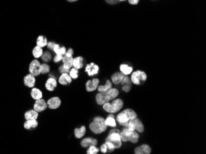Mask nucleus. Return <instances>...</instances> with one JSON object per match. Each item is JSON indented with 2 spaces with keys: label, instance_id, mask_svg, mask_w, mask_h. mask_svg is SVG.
Here are the masks:
<instances>
[{
  "label": "nucleus",
  "instance_id": "obj_1",
  "mask_svg": "<svg viewBox=\"0 0 206 154\" xmlns=\"http://www.w3.org/2000/svg\"><path fill=\"white\" fill-rule=\"evenodd\" d=\"M119 93L117 89L112 88L105 92L100 93L96 96V103L99 105H103L105 103L116 98L119 95Z\"/></svg>",
  "mask_w": 206,
  "mask_h": 154
},
{
  "label": "nucleus",
  "instance_id": "obj_2",
  "mask_svg": "<svg viewBox=\"0 0 206 154\" xmlns=\"http://www.w3.org/2000/svg\"><path fill=\"white\" fill-rule=\"evenodd\" d=\"M137 117V114L135 111L132 109H126L121 112L117 116V121L125 127H127L130 120Z\"/></svg>",
  "mask_w": 206,
  "mask_h": 154
},
{
  "label": "nucleus",
  "instance_id": "obj_3",
  "mask_svg": "<svg viewBox=\"0 0 206 154\" xmlns=\"http://www.w3.org/2000/svg\"><path fill=\"white\" fill-rule=\"evenodd\" d=\"M107 126L105 123V119L100 116L96 117L90 124V129L95 134H101L107 130Z\"/></svg>",
  "mask_w": 206,
  "mask_h": 154
},
{
  "label": "nucleus",
  "instance_id": "obj_4",
  "mask_svg": "<svg viewBox=\"0 0 206 154\" xmlns=\"http://www.w3.org/2000/svg\"><path fill=\"white\" fill-rule=\"evenodd\" d=\"M122 141L127 142L130 141L132 143H137L139 140V134L135 130H130L127 127L123 129L122 131L120 133Z\"/></svg>",
  "mask_w": 206,
  "mask_h": 154
},
{
  "label": "nucleus",
  "instance_id": "obj_5",
  "mask_svg": "<svg viewBox=\"0 0 206 154\" xmlns=\"http://www.w3.org/2000/svg\"><path fill=\"white\" fill-rule=\"evenodd\" d=\"M124 106V101L121 99H115L111 103L109 102L103 104V109L109 113H115L119 112Z\"/></svg>",
  "mask_w": 206,
  "mask_h": 154
},
{
  "label": "nucleus",
  "instance_id": "obj_6",
  "mask_svg": "<svg viewBox=\"0 0 206 154\" xmlns=\"http://www.w3.org/2000/svg\"><path fill=\"white\" fill-rule=\"evenodd\" d=\"M105 141L111 143L114 146L115 149H119L122 146V140L120 138V133H109L105 139Z\"/></svg>",
  "mask_w": 206,
  "mask_h": 154
},
{
  "label": "nucleus",
  "instance_id": "obj_7",
  "mask_svg": "<svg viewBox=\"0 0 206 154\" xmlns=\"http://www.w3.org/2000/svg\"><path fill=\"white\" fill-rule=\"evenodd\" d=\"M127 128L130 130H136L138 133H143L144 130L143 124L137 117L130 120Z\"/></svg>",
  "mask_w": 206,
  "mask_h": 154
},
{
  "label": "nucleus",
  "instance_id": "obj_8",
  "mask_svg": "<svg viewBox=\"0 0 206 154\" xmlns=\"http://www.w3.org/2000/svg\"><path fill=\"white\" fill-rule=\"evenodd\" d=\"M132 73V74L131 76V81L133 84L136 85H139L140 84V80L145 81L147 79V75L144 71L138 70Z\"/></svg>",
  "mask_w": 206,
  "mask_h": 154
},
{
  "label": "nucleus",
  "instance_id": "obj_9",
  "mask_svg": "<svg viewBox=\"0 0 206 154\" xmlns=\"http://www.w3.org/2000/svg\"><path fill=\"white\" fill-rule=\"evenodd\" d=\"M29 71L35 77L41 74V63L37 59H34L29 64Z\"/></svg>",
  "mask_w": 206,
  "mask_h": 154
},
{
  "label": "nucleus",
  "instance_id": "obj_10",
  "mask_svg": "<svg viewBox=\"0 0 206 154\" xmlns=\"http://www.w3.org/2000/svg\"><path fill=\"white\" fill-rule=\"evenodd\" d=\"M99 66L93 62L87 64L85 69V71L88 73V75L89 76H93L94 75L98 74L99 73Z\"/></svg>",
  "mask_w": 206,
  "mask_h": 154
},
{
  "label": "nucleus",
  "instance_id": "obj_11",
  "mask_svg": "<svg viewBox=\"0 0 206 154\" xmlns=\"http://www.w3.org/2000/svg\"><path fill=\"white\" fill-rule=\"evenodd\" d=\"M47 103L43 99H36L34 106V109L38 112H41L47 108Z\"/></svg>",
  "mask_w": 206,
  "mask_h": 154
},
{
  "label": "nucleus",
  "instance_id": "obj_12",
  "mask_svg": "<svg viewBox=\"0 0 206 154\" xmlns=\"http://www.w3.org/2000/svg\"><path fill=\"white\" fill-rule=\"evenodd\" d=\"M61 104V101L60 98L58 96L51 98L47 101V104L49 109H56L59 108Z\"/></svg>",
  "mask_w": 206,
  "mask_h": 154
},
{
  "label": "nucleus",
  "instance_id": "obj_13",
  "mask_svg": "<svg viewBox=\"0 0 206 154\" xmlns=\"http://www.w3.org/2000/svg\"><path fill=\"white\" fill-rule=\"evenodd\" d=\"M100 80L97 78L93 79L92 81L88 80L86 83V89L87 92H93L98 87Z\"/></svg>",
  "mask_w": 206,
  "mask_h": 154
},
{
  "label": "nucleus",
  "instance_id": "obj_14",
  "mask_svg": "<svg viewBox=\"0 0 206 154\" xmlns=\"http://www.w3.org/2000/svg\"><path fill=\"white\" fill-rule=\"evenodd\" d=\"M97 144H98L97 139L88 137L82 139L80 143V145L82 146V147L84 148L90 147L91 146H96Z\"/></svg>",
  "mask_w": 206,
  "mask_h": 154
},
{
  "label": "nucleus",
  "instance_id": "obj_15",
  "mask_svg": "<svg viewBox=\"0 0 206 154\" xmlns=\"http://www.w3.org/2000/svg\"><path fill=\"white\" fill-rule=\"evenodd\" d=\"M35 77L34 76L30 74H27L24 78V83L25 86L29 88H33L35 85Z\"/></svg>",
  "mask_w": 206,
  "mask_h": 154
},
{
  "label": "nucleus",
  "instance_id": "obj_16",
  "mask_svg": "<svg viewBox=\"0 0 206 154\" xmlns=\"http://www.w3.org/2000/svg\"><path fill=\"white\" fill-rule=\"evenodd\" d=\"M134 152L135 154H149L151 152V149L149 145L143 144L137 147Z\"/></svg>",
  "mask_w": 206,
  "mask_h": 154
},
{
  "label": "nucleus",
  "instance_id": "obj_17",
  "mask_svg": "<svg viewBox=\"0 0 206 154\" xmlns=\"http://www.w3.org/2000/svg\"><path fill=\"white\" fill-rule=\"evenodd\" d=\"M57 87V82L54 77H49L45 84L46 89L50 92L54 91V89Z\"/></svg>",
  "mask_w": 206,
  "mask_h": 154
},
{
  "label": "nucleus",
  "instance_id": "obj_18",
  "mask_svg": "<svg viewBox=\"0 0 206 154\" xmlns=\"http://www.w3.org/2000/svg\"><path fill=\"white\" fill-rule=\"evenodd\" d=\"M125 75L121 72H116L114 73L111 76V79L112 82L115 84H119L122 82L124 79Z\"/></svg>",
  "mask_w": 206,
  "mask_h": 154
},
{
  "label": "nucleus",
  "instance_id": "obj_19",
  "mask_svg": "<svg viewBox=\"0 0 206 154\" xmlns=\"http://www.w3.org/2000/svg\"><path fill=\"white\" fill-rule=\"evenodd\" d=\"M84 66V59L82 56H78L73 58L72 66L78 69H82Z\"/></svg>",
  "mask_w": 206,
  "mask_h": 154
},
{
  "label": "nucleus",
  "instance_id": "obj_20",
  "mask_svg": "<svg viewBox=\"0 0 206 154\" xmlns=\"http://www.w3.org/2000/svg\"><path fill=\"white\" fill-rule=\"evenodd\" d=\"M59 82L63 86L69 84L72 82V77L68 73H63L59 79Z\"/></svg>",
  "mask_w": 206,
  "mask_h": 154
},
{
  "label": "nucleus",
  "instance_id": "obj_21",
  "mask_svg": "<svg viewBox=\"0 0 206 154\" xmlns=\"http://www.w3.org/2000/svg\"><path fill=\"white\" fill-rule=\"evenodd\" d=\"M120 72L122 73L124 75L129 76L133 72V67L129 66L127 64L123 63L120 65Z\"/></svg>",
  "mask_w": 206,
  "mask_h": 154
},
{
  "label": "nucleus",
  "instance_id": "obj_22",
  "mask_svg": "<svg viewBox=\"0 0 206 154\" xmlns=\"http://www.w3.org/2000/svg\"><path fill=\"white\" fill-rule=\"evenodd\" d=\"M38 116V112L34 109L27 111L24 114V117L26 120H36Z\"/></svg>",
  "mask_w": 206,
  "mask_h": 154
},
{
  "label": "nucleus",
  "instance_id": "obj_23",
  "mask_svg": "<svg viewBox=\"0 0 206 154\" xmlns=\"http://www.w3.org/2000/svg\"><path fill=\"white\" fill-rule=\"evenodd\" d=\"M66 48L65 46H61L59 44H56L53 51L56 54V55H64L66 52Z\"/></svg>",
  "mask_w": 206,
  "mask_h": 154
},
{
  "label": "nucleus",
  "instance_id": "obj_24",
  "mask_svg": "<svg viewBox=\"0 0 206 154\" xmlns=\"http://www.w3.org/2000/svg\"><path fill=\"white\" fill-rule=\"evenodd\" d=\"M48 39L46 37H44V36L43 35H40L37 39H36V46H40L42 48L46 47L48 44Z\"/></svg>",
  "mask_w": 206,
  "mask_h": 154
},
{
  "label": "nucleus",
  "instance_id": "obj_25",
  "mask_svg": "<svg viewBox=\"0 0 206 154\" xmlns=\"http://www.w3.org/2000/svg\"><path fill=\"white\" fill-rule=\"evenodd\" d=\"M73 57H66V55H64L63 59L62 60V62L63 63V64L64 67L68 69H70L73 64Z\"/></svg>",
  "mask_w": 206,
  "mask_h": 154
},
{
  "label": "nucleus",
  "instance_id": "obj_26",
  "mask_svg": "<svg viewBox=\"0 0 206 154\" xmlns=\"http://www.w3.org/2000/svg\"><path fill=\"white\" fill-rule=\"evenodd\" d=\"M85 133H86V127L85 126H82L80 128H75L74 130L75 136L77 139H80L83 137L84 135L85 134Z\"/></svg>",
  "mask_w": 206,
  "mask_h": 154
},
{
  "label": "nucleus",
  "instance_id": "obj_27",
  "mask_svg": "<svg viewBox=\"0 0 206 154\" xmlns=\"http://www.w3.org/2000/svg\"><path fill=\"white\" fill-rule=\"evenodd\" d=\"M43 54V50L42 47H41L40 46H36L33 49L32 54H33V56H34V57L35 59H38L39 58H41Z\"/></svg>",
  "mask_w": 206,
  "mask_h": 154
},
{
  "label": "nucleus",
  "instance_id": "obj_28",
  "mask_svg": "<svg viewBox=\"0 0 206 154\" xmlns=\"http://www.w3.org/2000/svg\"><path fill=\"white\" fill-rule=\"evenodd\" d=\"M105 123L107 126H109L111 127H115L116 126V122L114 119V116L112 113L109 114L107 119L105 120Z\"/></svg>",
  "mask_w": 206,
  "mask_h": 154
},
{
  "label": "nucleus",
  "instance_id": "obj_29",
  "mask_svg": "<svg viewBox=\"0 0 206 154\" xmlns=\"http://www.w3.org/2000/svg\"><path fill=\"white\" fill-rule=\"evenodd\" d=\"M38 122L36 120H27L24 124V127L27 130L35 128L38 126Z\"/></svg>",
  "mask_w": 206,
  "mask_h": 154
},
{
  "label": "nucleus",
  "instance_id": "obj_30",
  "mask_svg": "<svg viewBox=\"0 0 206 154\" xmlns=\"http://www.w3.org/2000/svg\"><path fill=\"white\" fill-rule=\"evenodd\" d=\"M97 89L100 93L105 92L112 89V83L109 80H107L105 86H99Z\"/></svg>",
  "mask_w": 206,
  "mask_h": 154
},
{
  "label": "nucleus",
  "instance_id": "obj_31",
  "mask_svg": "<svg viewBox=\"0 0 206 154\" xmlns=\"http://www.w3.org/2000/svg\"><path fill=\"white\" fill-rule=\"evenodd\" d=\"M30 94H31L32 98L35 100L41 99L43 97V93L41 92V91L40 89H38V88H33L32 89Z\"/></svg>",
  "mask_w": 206,
  "mask_h": 154
},
{
  "label": "nucleus",
  "instance_id": "obj_32",
  "mask_svg": "<svg viewBox=\"0 0 206 154\" xmlns=\"http://www.w3.org/2000/svg\"><path fill=\"white\" fill-rule=\"evenodd\" d=\"M42 61L44 63L50 62L52 59V54L49 51H45L41 57Z\"/></svg>",
  "mask_w": 206,
  "mask_h": 154
},
{
  "label": "nucleus",
  "instance_id": "obj_33",
  "mask_svg": "<svg viewBox=\"0 0 206 154\" xmlns=\"http://www.w3.org/2000/svg\"><path fill=\"white\" fill-rule=\"evenodd\" d=\"M50 71V66L46 63H43L41 64V74H46Z\"/></svg>",
  "mask_w": 206,
  "mask_h": 154
},
{
  "label": "nucleus",
  "instance_id": "obj_34",
  "mask_svg": "<svg viewBox=\"0 0 206 154\" xmlns=\"http://www.w3.org/2000/svg\"><path fill=\"white\" fill-rule=\"evenodd\" d=\"M69 75L72 79H77L78 77V69L75 68H72L69 71Z\"/></svg>",
  "mask_w": 206,
  "mask_h": 154
},
{
  "label": "nucleus",
  "instance_id": "obj_35",
  "mask_svg": "<svg viewBox=\"0 0 206 154\" xmlns=\"http://www.w3.org/2000/svg\"><path fill=\"white\" fill-rule=\"evenodd\" d=\"M100 149L96 147V146H91L89 147V149L87 150L88 154H96L99 152Z\"/></svg>",
  "mask_w": 206,
  "mask_h": 154
},
{
  "label": "nucleus",
  "instance_id": "obj_36",
  "mask_svg": "<svg viewBox=\"0 0 206 154\" xmlns=\"http://www.w3.org/2000/svg\"><path fill=\"white\" fill-rule=\"evenodd\" d=\"M104 1L105 2L106 4H107L109 5H111V6L117 5L119 3H120L119 0H104Z\"/></svg>",
  "mask_w": 206,
  "mask_h": 154
},
{
  "label": "nucleus",
  "instance_id": "obj_37",
  "mask_svg": "<svg viewBox=\"0 0 206 154\" xmlns=\"http://www.w3.org/2000/svg\"><path fill=\"white\" fill-rule=\"evenodd\" d=\"M126 84H131V80L128 76H125L124 77V79L122 81V85L124 86Z\"/></svg>",
  "mask_w": 206,
  "mask_h": 154
},
{
  "label": "nucleus",
  "instance_id": "obj_38",
  "mask_svg": "<svg viewBox=\"0 0 206 154\" xmlns=\"http://www.w3.org/2000/svg\"><path fill=\"white\" fill-rule=\"evenodd\" d=\"M63 56L62 55H56L54 56V57L53 58V62L54 63H59L61 61H62L63 59Z\"/></svg>",
  "mask_w": 206,
  "mask_h": 154
},
{
  "label": "nucleus",
  "instance_id": "obj_39",
  "mask_svg": "<svg viewBox=\"0 0 206 154\" xmlns=\"http://www.w3.org/2000/svg\"><path fill=\"white\" fill-rule=\"evenodd\" d=\"M74 54V51L73 50L72 48H69L67 51H66V52L65 54L64 55H66V57H73Z\"/></svg>",
  "mask_w": 206,
  "mask_h": 154
},
{
  "label": "nucleus",
  "instance_id": "obj_40",
  "mask_svg": "<svg viewBox=\"0 0 206 154\" xmlns=\"http://www.w3.org/2000/svg\"><path fill=\"white\" fill-rule=\"evenodd\" d=\"M105 144H106L107 146V150L109 149V151H110V152L114 151V149H115L114 146L111 143H110V142H109V141H105Z\"/></svg>",
  "mask_w": 206,
  "mask_h": 154
},
{
  "label": "nucleus",
  "instance_id": "obj_41",
  "mask_svg": "<svg viewBox=\"0 0 206 154\" xmlns=\"http://www.w3.org/2000/svg\"><path fill=\"white\" fill-rule=\"evenodd\" d=\"M59 71L63 74V73H69V69H68L66 68H65L63 66V64L61 65L59 67Z\"/></svg>",
  "mask_w": 206,
  "mask_h": 154
},
{
  "label": "nucleus",
  "instance_id": "obj_42",
  "mask_svg": "<svg viewBox=\"0 0 206 154\" xmlns=\"http://www.w3.org/2000/svg\"><path fill=\"white\" fill-rule=\"evenodd\" d=\"M56 43L55 42H53V41H49V42H48V44H47V48L48 49H49L50 51H53V48H54V46H55V44H56Z\"/></svg>",
  "mask_w": 206,
  "mask_h": 154
},
{
  "label": "nucleus",
  "instance_id": "obj_43",
  "mask_svg": "<svg viewBox=\"0 0 206 154\" xmlns=\"http://www.w3.org/2000/svg\"><path fill=\"white\" fill-rule=\"evenodd\" d=\"M141 0H127V2L132 6H137L139 2Z\"/></svg>",
  "mask_w": 206,
  "mask_h": 154
},
{
  "label": "nucleus",
  "instance_id": "obj_44",
  "mask_svg": "<svg viewBox=\"0 0 206 154\" xmlns=\"http://www.w3.org/2000/svg\"><path fill=\"white\" fill-rule=\"evenodd\" d=\"M131 87H132V85L131 84H126V85H124V86L122 89H123V90L124 92H129L131 90Z\"/></svg>",
  "mask_w": 206,
  "mask_h": 154
},
{
  "label": "nucleus",
  "instance_id": "obj_45",
  "mask_svg": "<svg viewBox=\"0 0 206 154\" xmlns=\"http://www.w3.org/2000/svg\"><path fill=\"white\" fill-rule=\"evenodd\" d=\"M100 148H101L100 149H101V151L103 153H104V154H105V153H106L107 152V146L105 144H105H103V145H101V146Z\"/></svg>",
  "mask_w": 206,
  "mask_h": 154
},
{
  "label": "nucleus",
  "instance_id": "obj_46",
  "mask_svg": "<svg viewBox=\"0 0 206 154\" xmlns=\"http://www.w3.org/2000/svg\"><path fill=\"white\" fill-rule=\"evenodd\" d=\"M120 133V131L119 130H117V129H112L109 132V133Z\"/></svg>",
  "mask_w": 206,
  "mask_h": 154
},
{
  "label": "nucleus",
  "instance_id": "obj_47",
  "mask_svg": "<svg viewBox=\"0 0 206 154\" xmlns=\"http://www.w3.org/2000/svg\"><path fill=\"white\" fill-rule=\"evenodd\" d=\"M68 2H71V3H73V2H77L78 0H66Z\"/></svg>",
  "mask_w": 206,
  "mask_h": 154
},
{
  "label": "nucleus",
  "instance_id": "obj_48",
  "mask_svg": "<svg viewBox=\"0 0 206 154\" xmlns=\"http://www.w3.org/2000/svg\"><path fill=\"white\" fill-rule=\"evenodd\" d=\"M119 1L120 2H125V1H127V0H119Z\"/></svg>",
  "mask_w": 206,
  "mask_h": 154
},
{
  "label": "nucleus",
  "instance_id": "obj_49",
  "mask_svg": "<svg viewBox=\"0 0 206 154\" xmlns=\"http://www.w3.org/2000/svg\"><path fill=\"white\" fill-rule=\"evenodd\" d=\"M153 1H154V0H153Z\"/></svg>",
  "mask_w": 206,
  "mask_h": 154
}]
</instances>
